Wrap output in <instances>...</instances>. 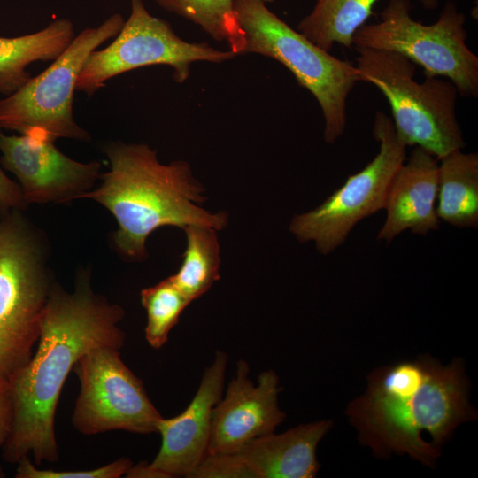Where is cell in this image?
<instances>
[{"mask_svg": "<svg viewBox=\"0 0 478 478\" xmlns=\"http://www.w3.org/2000/svg\"><path fill=\"white\" fill-rule=\"evenodd\" d=\"M124 310L96 294L88 273L69 293L53 285L44 306L37 348L27 363L8 379L14 406L11 433L3 445L5 461L18 463L31 454L35 465L58 460L55 412L67 375L90 349H120L119 327Z\"/></svg>", "mask_w": 478, "mask_h": 478, "instance_id": "1", "label": "cell"}, {"mask_svg": "<svg viewBox=\"0 0 478 478\" xmlns=\"http://www.w3.org/2000/svg\"><path fill=\"white\" fill-rule=\"evenodd\" d=\"M467 384L460 359L447 366L429 357L399 361L374 370L347 413L374 453L408 454L432 466L455 428L474 417Z\"/></svg>", "mask_w": 478, "mask_h": 478, "instance_id": "2", "label": "cell"}, {"mask_svg": "<svg viewBox=\"0 0 478 478\" xmlns=\"http://www.w3.org/2000/svg\"><path fill=\"white\" fill-rule=\"evenodd\" d=\"M110 170L101 185L84 194L106 207L119 228L113 239L124 256H146V240L156 229L172 226H206L218 231L227 224L225 212H210L200 205L204 188L186 161L161 164L147 144L110 142L104 147Z\"/></svg>", "mask_w": 478, "mask_h": 478, "instance_id": "3", "label": "cell"}, {"mask_svg": "<svg viewBox=\"0 0 478 478\" xmlns=\"http://www.w3.org/2000/svg\"><path fill=\"white\" fill-rule=\"evenodd\" d=\"M267 0H233L243 35L242 54L255 53L283 65L318 102L324 140L335 143L347 124V101L361 78L351 63L319 48L274 13Z\"/></svg>", "mask_w": 478, "mask_h": 478, "instance_id": "4", "label": "cell"}, {"mask_svg": "<svg viewBox=\"0 0 478 478\" xmlns=\"http://www.w3.org/2000/svg\"><path fill=\"white\" fill-rule=\"evenodd\" d=\"M361 81L375 86L387 99L398 139L419 146L437 160L466 147L456 104L455 85L443 77L414 80L416 65L389 50L354 48Z\"/></svg>", "mask_w": 478, "mask_h": 478, "instance_id": "5", "label": "cell"}, {"mask_svg": "<svg viewBox=\"0 0 478 478\" xmlns=\"http://www.w3.org/2000/svg\"><path fill=\"white\" fill-rule=\"evenodd\" d=\"M466 17L453 0L431 24L415 20L410 0H389L378 21L366 23L352 37L353 48L397 52L423 69L425 76L451 81L459 95L478 96V57L466 43Z\"/></svg>", "mask_w": 478, "mask_h": 478, "instance_id": "6", "label": "cell"}, {"mask_svg": "<svg viewBox=\"0 0 478 478\" xmlns=\"http://www.w3.org/2000/svg\"><path fill=\"white\" fill-rule=\"evenodd\" d=\"M14 210L0 220V379L29 361L53 286L39 235Z\"/></svg>", "mask_w": 478, "mask_h": 478, "instance_id": "7", "label": "cell"}, {"mask_svg": "<svg viewBox=\"0 0 478 478\" xmlns=\"http://www.w3.org/2000/svg\"><path fill=\"white\" fill-rule=\"evenodd\" d=\"M124 22L122 15L114 13L75 35L49 67L0 100V128L53 142L58 138L89 141L90 134L73 116L77 80L89 56L114 38Z\"/></svg>", "mask_w": 478, "mask_h": 478, "instance_id": "8", "label": "cell"}, {"mask_svg": "<svg viewBox=\"0 0 478 478\" xmlns=\"http://www.w3.org/2000/svg\"><path fill=\"white\" fill-rule=\"evenodd\" d=\"M373 135L379 143L373 160L318 207L290 221L289 228L296 238L313 242L323 255L341 246L358 222L384 209L391 181L406 159V146L398 139L391 118L382 111L375 113Z\"/></svg>", "mask_w": 478, "mask_h": 478, "instance_id": "9", "label": "cell"}, {"mask_svg": "<svg viewBox=\"0 0 478 478\" xmlns=\"http://www.w3.org/2000/svg\"><path fill=\"white\" fill-rule=\"evenodd\" d=\"M130 15L114 40L95 50L87 58L77 80V91L92 96L105 87L108 80L154 65L170 66L174 81L183 83L189 77L193 63H223L237 56L205 42L184 41L167 21L152 16L143 0H130Z\"/></svg>", "mask_w": 478, "mask_h": 478, "instance_id": "10", "label": "cell"}, {"mask_svg": "<svg viewBox=\"0 0 478 478\" xmlns=\"http://www.w3.org/2000/svg\"><path fill=\"white\" fill-rule=\"evenodd\" d=\"M73 370L81 383L72 416L76 430L88 436L112 430L157 433L162 416L143 382L121 360L119 348L94 347Z\"/></svg>", "mask_w": 478, "mask_h": 478, "instance_id": "11", "label": "cell"}, {"mask_svg": "<svg viewBox=\"0 0 478 478\" xmlns=\"http://www.w3.org/2000/svg\"><path fill=\"white\" fill-rule=\"evenodd\" d=\"M0 158L18 179L26 204H66L82 198L99 178L100 163H81L49 139L0 131Z\"/></svg>", "mask_w": 478, "mask_h": 478, "instance_id": "12", "label": "cell"}, {"mask_svg": "<svg viewBox=\"0 0 478 478\" xmlns=\"http://www.w3.org/2000/svg\"><path fill=\"white\" fill-rule=\"evenodd\" d=\"M249 371L247 362H237L225 397L214 406L207 453L236 452L251 440L274 432L284 420L278 406L276 374L261 373L255 385Z\"/></svg>", "mask_w": 478, "mask_h": 478, "instance_id": "13", "label": "cell"}, {"mask_svg": "<svg viewBox=\"0 0 478 478\" xmlns=\"http://www.w3.org/2000/svg\"><path fill=\"white\" fill-rule=\"evenodd\" d=\"M227 362V354L218 351L188 407L175 417L159 420L157 433L161 435V447L148 464L158 478L188 477L206 455L212 411L222 396Z\"/></svg>", "mask_w": 478, "mask_h": 478, "instance_id": "14", "label": "cell"}, {"mask_svg": "<svg viewBox=\"0 0 478 478\" xmlns=\"http://www.w3.org/2000/svg\"><path fill=\"white\" fill-rule=\"evenodd\" d=\"M438 191V160L426 150L414 146L410 158L395 173L385 207L386 220L377 240L387 243L410 230L428 235L439 229L436 200Z\"/></svg>", "mask_w": 478, "mask_h": 478, "instance_id": "15", "label": "cell"}, {"mask_svg": "<svg viewBox=\"0 0 478 478\" xmlns=\"http://www.w3.org/2000/svg\"><path fill=\"white\" fill-rule=\"evenodd\" d=\"M330 420L299 425L281 434L257 437L236 452L254 478H312L320 468L316 449Z\"/></svg>", "mask_w": 478, "mask_h": 478, "instance_id": "16", "label": "cell"}, {"mask_svg": "<svg viewBox=\"0 0 478 478\" xmlns=\"http://www.w3.org/2000/svg\"><path fill=\"white\" fill-rule=\"evenodd\" d=\"M75 36L67 19H58L40 31L18 37H0V93L9 96L32 75L27 67L36 61H54Z\"/></svg>", "mask_w": 478, "mask_h": 478, "instance_id": "17", "label": "cell"}, {"mask_svg": "<svg viewBox=\"0 0 478 478\" xmlns=\"http://www.w3.org/2000/svg\"><path fill=\"white\" fill-rule=\"evenodd\" d=\"M439 220L459 228L478 227V154L454 150L438 159Z\"/></svg>", "mask_w": 478, "mask_h": 478, "instance_id": "18", "label": "cell"}, {"mask_svg": "<svg viewBox=\"0 0 478 478\" xmlns=\"http://www.w3.org/2000/svg\"><path fill=\"white\" fill-rule=\"evenodd\" d=\"M379 0H316L312 12L297 24V30L313 44L330 52L335 44L352 47L356 31L366 23ZM432 11L440 0H418Z\"/></svg>", "mask_w": 478, "mask_h": 478, "instance_id": "19", "label": "cell"}, {"mask_svg": "<svg viewBox=\"0 0 478 478\" xmlns=\"http://www.w3.org/2000/svg\"><path fill=\"white\" fill-rule=\"evenodd\" d=\"M183 230L187 244L182 263L170 279L192 302L220 279V244L218 230L212 227L189 225Z\"/></svg>", "mask_w": 478, "mask_h": 478, "instance_id": "20", "label": "cell"}, {"mask_svg": "<svg viewBox=\"0 0 478 478\" xmlns=\"http://www.w3.org/2000/svg\"><path fill=\"white\" fill-rule=\"evenodd\" d=\"M166 11L199 26L228 50L241 55L243 35L233 7V0H155Z\"/></svg>", "mask_w": 478, "mask_h": 478, "instance_id": "21", "label": "cell"}, {"mask_svg": "<svg viewBox=\"0 0 478 478\" xmlns=\"http://www.w3.org/2000/svg\"><path fill=\"white\" fill-rule=\"evenodd\" d=\"M142 305L147 312L145 338L155 349L167 341L184 309L191 303L170 277L141 291Z\"/></svg>", "mask_w": 478, "mask_h": 478, "instance_id": "22", "label": "cell"}, {"mask_svg": "<svg viewBox=\"0 0 478 478\" xmlns=\"http://www.w3.org/2000/svg\"><path fill=\"white\" fill-rule=\"evenodd\" d=\"M133 466L127 458L119 459L106 466L90 470L56 471L35 467L28 456L18 462L15 477L17 478H119L126 474Z\"/></svg>", "mask_w": 478, "mask_h": 478, "instance_id": "23", "label": "cell"}, {"mask_svg": "<svg viewBox=\"0 0 478 478\" xmlns=\"http://www.w3.org/2000/svg\"><path fill=\"white\" fill-rule=\"evenodd\" d=\"M189 478H254L237 452L207 453Z\"/></svg>", "mask_w": 478, "mask_h": 478, "instance_id": "24", "label": "cell"}, {"mask_svg": "<svg viewBox=\"0 0 478 478\" xmlns=\"http://www.w3.org/2000/svg\"><path fill=\"white\" fill-rule=\"evenodd\" d=\"M13 417L14 406L9 382L0 379V447L11 433Z\"/></svg>", "mask_w": 478, "mask_h": 478, "instance_id": "25", "label": "cell"}, {"mask_svg": "<svg viewBox=\"0 0 478 478\" xmlns=\"http://www.w3.org/2000/svg\"><path fill=\"white\" fill-rule=\"evenodd\" d=\"M27 204L19 183L9 179L0 167V209L4 212L23 209Z\"/></svg>", "mask_w": 478, "mask_h": 478, "instance_id": "26", "label": "cell"}, {"mask_svg": "<svg viewBox=\"0 0 478 478\" xmlns=\"http://www.w3.org/2000/svg\"><path fill=\"white\" fill-rule=\"evenodd\" d=\"M4 474L2 470V467H1V465H0V477H4Z\"/></svg>", "mask_w": 478, "mask_h": 478, "instance_id": "27", "label": "cell"}]
</instances>
